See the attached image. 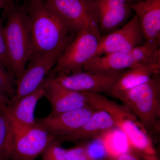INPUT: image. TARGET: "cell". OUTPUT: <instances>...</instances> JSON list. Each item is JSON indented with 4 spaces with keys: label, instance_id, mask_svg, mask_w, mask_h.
Masks as SVG:
<instances>
[{
    "label": "cell",
    "instance_id": "ffe728a7",
    "mask_svg": "<svg viewBox=\"0 0 160 160\" xmlns=\"http://www.w3.org/2000/svg\"><path fill=\"white\" fill-rule=\"evenodd\" d=\"M6 108H0V160H9V149L14 136L12 123Z\"/></svg>",
    "mask_w": 160,
    "mask_h": 160
},
{
    "label": "cell",
    "instance_id": "9a60e30c",
    "mask_svg": "<svg viewBox=\"0 0 160 160\" xmlns=\"http://www.w3.org/2000/svg\"><path fill=\"white\" fill-rule=\"evenodd\" d=\"M129 6L138 18L145 41L160 42V0H142Z\"/></svg>",
    "mask_w": 160,
    "mask_h": 160
},
{
    "label": "cell",
    "instance_id": "ba28073f",
    "mask_svg": "<svg viewBox=\"0 0 160 160\" xmlns=\"http://www.w3.org/2000/svg\"><path fill=\"white\" fill-rule=\"evenodd\" d=\"M125 71L114 74H102L83 71L48 77L53 78L63 87L73 91L108 94Z\"/></svg>",
    "mask_w": 160,
    "mask_h": 160
},
{
    "label": "cell",
    "instance_id": "9c48e42d",
    "mask_svg": "<svg viewBox=\"0 0 160 160\" xmlns=\"http://www.w3.org/2000/svg\"><path fill=\"white\" fill-rule=\"evenodd\" d=\"M72 32L77 34L86 21L97 16L98 8L93 0H42Z\"/></svg>",
    "mask_w": 160,
    "mask_h": 160
},
{
    "label": "cell",
    "instance_id": "4dcf8cb0",
    "mask_svg": "<svg viewBox=\"0 0 160 160\" xmlns=\"http://www.w3.org/2000/svg\"><path fill=\"white\" fill-rule=\"evenodd\" d=\"M137 2H139V1H142V0H137Z\"/></svg>",
    "mask_w": 160,
    "mask_h": 160
},
{
    "label": "cell",
    "instance_id": "cb8c5ba5",
    "mask_svg": "<svg viewBox=\"0 0 160 160\" xmlns=\"http://www.w3.org/2000/svg\"><path fill=\"white\" fill-rule=\"evenodd\" d=\"M68 160H94L88 154L84 145H78L66 149Z\"/></svg>",
    "mask_w": 160,
    "mask_h": 160
},
{
    "label": "cell",
    "instance_id": "277c9868",
    "mask_svg": "<svg viewBox=\"0 0 160 160\" xmlns=\"http://www.w3.org/2000/svg\"><path fill=\"white\" fill-rule=\"evenodd\" d=\"M102 36L97 16L89 18L60 56L48 76L84 71L86 64L95 56Z\"/></svg>",
    "mask_w": 160,
    "mask_h": 160
},
{
    "label": "cell",
    "instance_id": "e0dca14e",
    "mask_svg": "<svg viewBox=\"0 0 160 160\" xmlns=\"http://www.w3.org/2000/svg\"><path fill=\"white\" fill-rule=\"evenodd\" d=\"M137 121L125 119L121 122L119 128L126 135L134 151L146 156H155L151 139L137 124Z\"/></svg>",
    "mask_w": 160,
    "mask_h": 160
},
{
    "label": "cell",
    "instance_id": "83f0119b",
    "mask_svg": "<svg viewBox=\"0 0 160 160\" xmlns=\"http://www.w3.org/2000/svg\"><path fill=\"white\" fill-rule=\"evenodd\" d=\"M14 4V0H0V9L5 10Z\"/></svg>",
    "mask_w": 160,
    "mask_h": 160
},
{
    "label": "cell",
    "instance_id": "5b68a950",
    "mask_svg": "<svg viewBox=\"0 0 160 160\" xmlns=\"http://www.w3.org/2000/svg\"><path fill=\"white\" fill-rule=\"evenodd\" d=\"M61 55L59 53H52L31 58L16 81L15 93L9 104H14L37 89L55 66Z\"/></svg>",
    "mask_w": 160,
    "mask_h": 160
},
{
    "label": "cell",
    "instance_id": "4fadbf2b",
    "mask_svg": "<svg viewBox=\"0 0 160 160\" xmlns=\"http://www.w3.org/2000/svg\"><path fill=\"white\" fill-rule=\"evenodd\" d=\"M46 78L35 91L23 97L14 104H9L6 107L14 135L29 129L36 123L35 110L38 102L44 97Z\"/></svg>",
    "mask_w": 160,
    "mask_h": 160
},
{
    "label": "cell",
    "instance_id": "d6986e66",
    "mask_svg": "<svg viewBox=\"0 0 160 160\" xmlns=\"http://www.w3.org/2000/svg\"><path fill=\"white\" fill-rule=\"evenodd\" d=\"M88 106L96 110L106 112L122 122L125 119L137 121L130 111L122 105L109 100L101 93L84 92Z\"/></svg>",
    "mask_w": 160,
    "mask_h": 160
},
{
    "label": "cell",
    "instance_id": "6da1fadb",
    "mask_svg": "<svg viewBox=\"0 0 160 160\" xmlns=\"http://www.w3.org/2000/svg\"><path fill=\"white\" fill-rule=\"evenodd\" d=\"M26 6L32 41L31 58L52 53L62 55L77 34L72 32L42 0L27 3Z\"/></svg>",
    "mask_w": 160,
    "mask_h": 160
},
{
    "label": "cell",
    "instance_id": "4316f807",
    "mask_svg": "<svg viewBox=\"0 0 160 160\" xmlns=\"http://www.w3.org/2000/svg\"><path fill=\"white\" fill-rule=\"evenodd\" d=\"M10 98L3 90L0 89V108H6L10 102Z\"/></svg>",
    "mask_w": 160,
    "mask_h": 160
},
{
    "label": "cell",
    "instance_id": "52a82bcc",
    "mask_svg": "<svg viewBox=\"0 0 160 160\" xmlns=\"http://www.w3.org/2000/svg\"><path fill=\"white\" fill-rule=\"evenodd\" d=\"M137 16L132 18L122 27L102 36L96 56L112 52H127L145 42Z\"/></svg>",
    "mask_w": 160,
    "mask_h": 160
},
{
    "label": "cell",
    "instance_id": "603a6c76",
    "mask_svg": "<svg viewBox=\"0 0 160 160\" xmlns=\"http://www.w3.org/2000/svg\"><path fill=\"white\" fill-rule=\"evenodd\" d=\"M0 62L2 63L7 70L13 76L8 49L6 46V38L4 33V26L1 19H0Z\"/></svg>",
    "mask_w": 160,
    "mask_h": 160
},
{
    "label": "cell",
    "instance_id": "484cf974",
    "mask_svg": "<svg viewBox=\"0 0 160 160\" xmlns=\"http://www.w3.org/2000/svg\"><path fill=\"white\" fill-rule=\"evenodd\" d=\"M89 155L94 160H102L108 154L102 144L87 145L84 144Z\"/></svg>",
    "mask_w": 160,
    "mask_h": 160
},
{
    "label": "cell",
    "instance_id": "2e32d148",
    "mask_svg": "<svg viewBox=\"0 0 160 160\" xmlns=\"http://www.w3.org/2000/svg\"><path fill=\"white\" fill-rule=\"evenodd\" d=\"M139 66L141 65L136 62L130 52H112L94 56L83 70L102 74H114Z\"/></svg>",
    "mask_w": 160,
    "mask_h": 160
},
{
    "label": "cell",
    "instance_id": "d4e9b609",
    "mask_svg": "<svg viewBox=\"0 0 160 160\" xmlns=\"http://www.w3.org/2000/svg\"><path fill=\"white\" fill-rule=\"evenodd\" d=\"M139 156L140 154L136 152H126L115 155L108 154L102 160H142ZM143 160H155V158L143 156Z\"/></svg>",
    "mask_w": 160,
    "mask_h": 160
},
{
    "label": "cell",
    "instance_id": "7c38bea8",
    "mask_svg": "<svg viewBox=\"0 0 160 160\" xmlns=\"http://www.w3.org/2000/svg\"><path fill=\"white\" fill-rule=\"evenodd\" d=\"M121 121L106 112L96 110L89 119L77 131L58 138L61 142L84 145L100 138L112 129L119 128Z\"/></svg>",
    "mask_w": 160,
    "mask_h": 160
},
{
    "label": "cell",
    "instance_id": "30bf717a",
    "mask_svg": "<svg viewBox=\"0 0 160 160\" xmlns=\"http://www.w3.org/2000/svg\"><path fill=\"white\" fill-rule=\"evenodd\" d=\"M89 106L81 109L53 114L36 119V122L50 134L61 138L72 133L81 128L95 112Z\"/></svg>",
    "mask_w": 160,
    "mask_h": 160
},
{
    "label": "cell",
    "instance_id": "44dd1931",
    "mask_svg": "<svg viewBox=\"0 0 160 160\" xmlns=\"http://www.w3.org/2000/svg\"><path fill=\"white\" fill-rule=\"evenodd\" d=\"M62 143L58 138L53 140L42 154V160H68Z\"/></svg>",
    "mask_w": 160,
    "mask_h": 160
},
{
    "label": "cell",
    "instance_id": "f546056e",
    "mask_svg": "<svg viewBox=\"0 0 160 160\" xmlns=\"http://www.w3.org/2000/svg\"><path fill=\"white\" fill-rule=\"evenodd\" d=\"M26 1L27 3L32 2H35V1H39V0H25Z\"/></svg>",
    "mask_w": 160,
    "mask_h": 160
},
{
    "label": "cell",
    "instance_id": "ac0fdd59",
    "mask_svg": "<svg viewBox=\"0 0 160 160\" xmlns=\"http://www.w3.org/2000/svg\"><path fill=\"white\" fill-rule=\"evenodd\" d=\"M158 73H160V66L141 65L128 69L124 72L111 91H123L134 88L148 82Z\"/></svg>",
    "mask_w": 160,
    "mask_h": 160
},
{
    "label": "cell",
    "instance_id": "8992f818",
    "mask_svg": "<svg viewBox=\"0 0 160 160\" xmlns=\"http://www.w3.org/2000/svg\"><path fill=\"white\" fill-rule=\"evenodd\" d=\"M56 138L36 123L29 129L14 135L9 160H35Z\"/></svg>",
    "mask_w": 160,
    "mask_h": 160
},
{
    "label": "cell",
    "instance_id": "7a4b0ae2",
    "mask_svg": "<svg viewBox=\"0 0 160 160\" xmlns=\"http://www.w3.org/2000/svg\"><path fill=\"white\" fill-rule=\"evenodd\" d=\"M108 94L120 101L150 133L160 131V73L148 82L123 91H110Z\"/></svg>",
    "mask_w": 160,
    "mask_h": 160
},
{
    "label": "cell",
    "instance_id": "f1b7e54d",
    "mask_svg": "<svg viewBox=\"0 0 160 160\" xmlns=\"http://www.w3.org/2000/svg\"><path fill=\"white\" fill-rule=\"evenodd\" d=\"M129 4H133V3L136 2H137V0H126Z\"/></svg>",
    "mask_w": 160,
    "mask_h": 160
},
{
    "label": "cell",
    "instance_id": "7402d4cb",
    "mask_svg": "<svg viewBox=\"0 0 160 160\" xmlns=\"http://www.w3.org/2000/svg\"><path fill=\"white\" fill-rule=\"evenodd\" d=\"M16 80L0 62V89L8 95L10 99L14 96Z\"/></svg>",
    "mask_w": 160,
    "mask_h": 160
},
{
    "label": "cell",
    "instance_id": "8fae6325",
    "mask_svg": "<svg viewBox=\"0 0 160 160\" xmlns=\"http://www.w3.org/2000/svg\"><path fill=\"white\" fill-rule=\"evenodd\" d=\"M98 8L97 21L102 36L122 27L133 17L126 0H93Z\"/></svg>",
    "mask_w": 160,
    "mask_h": 160
},
{
    "label": "cell",
    "instance_id": "3957f363",
    "mask_svg": "<svg viewBox=\"0 0 160 160\" xmlns=\"http://www.w3.org/2000/svg\"><path fill=\"white\" fill-rule=\"evenodd\" d=\"M4 33L16 80L21 76L32 53L30 20L26 6L12 5L3 11Z\"/></svg>",
    "mask_w": 160,
    "mask_h": 160
},
{
    "label": "cell",
    "instance_id": "5bb4252c",
    "mask_svg": "<svg viewBox=\"0 0 160 160\" xmlns=\"http://www.w3.org/2000/svg\"><path fill=\"white\" fill-rule=\"evenodd\" d=\"M51 107V113H61L89 106L84 92L63 87L53 78L47 77L44 96Z\"/></svg>",
    "mask_w": 160,
    "mask_h": 160
}]
</instances>
